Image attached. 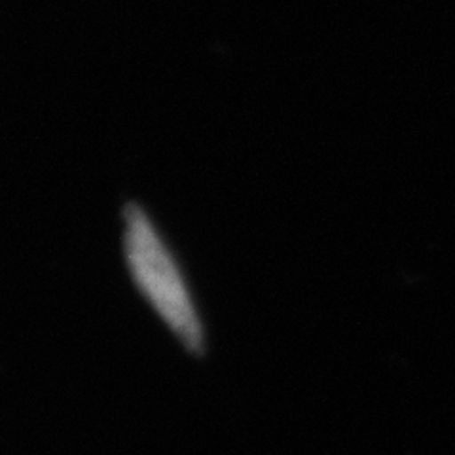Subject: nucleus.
<instances>
[{"label": "nucleus", "instance_id": "obj_1", "mask_svg": "<svg viewBox=\"0 0 455 455\" xmlns=\"http://www.w3.org/2000/svg\"><path fill=\"white\" fill-rule=\"evenodd\" d=\"M120 243L135 289L184 346L202 353L205 332L179 256L150 212L137 202L124 205Z\"/></svg>", "mask_w": 455, "mask_h": 455}]
</instances>
